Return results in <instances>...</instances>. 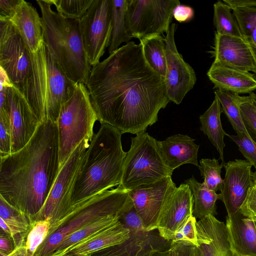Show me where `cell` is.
Instances as JSON below:
<instances>
[{"label":"cell","instance_id":"obj_1","mask_svg":"<svg viewBox=\"0 0 256 256\" xmlns=\"http://www.w3.org/2000/svg\"><path fill=\"white\" fill-rule=\"evenodd\" d=\"M84 84L98 120L122 134L146 131L170 102L164 78L149 66L140 43L133 41L92 66Z\"/></svg>","mask_w":256,"mask_h":256},{"label":"cell","instance_id":"obj_2","mask_svg":"<svg viewBox=\"0 0 256 256\" xmlns=\"http://www.w3.org/2000/svg\"><path fill=\"white\" fill-rule=\"evenodd\" d=\"M58 172L57 124L46 118L23 148L0 158V196L30 222L44 204Z\"/></svg>","mask_w":256,"mask_h":256},{"label":"cell","instance_id":"obj_3","mask_svg":"<svg viewBox=\"0 0 256 256\" xmlns=\"http://www.w3.org/2000/svg\"><path fill=\"white\" fill-rule=\"evenodd\" d=\"M122 135L117 128L106 124L94 134L74 186L72 207L120 185L126 153Z\"/></svg>","mask_w":256,"mask_h":256},{"label":"cell","instance_id":"obj_4","mask_svg":"<svg viewBox=\"0 0 256 256\" xmlns=\"http://www.w3.org/2000/svg\"><path fill=\"white\" fill-rule=\"evenodd\" d=\"M22 94L40 122L46 118L56 122L62 104L76 84L70 80L43 42L34 53Z\"/></svg>","mask_w":256,"mask_h":256},{"label":"cell","instance_id":"obj_5","mask_svg":"<svg viewBox=\"0 0 256 256\" xmlns=\"http://www.w3.org/2000/svg\"><path fill=\"white\" fill-rule=\"evenodd\" d=\"M42 14L43 42L68 78L85 84L91 70L81 36L79 20L64 18L50 0H36Z\"/></svg>","mask_w":256,"mask_h":256},{"label":"cell","instance_id":"obj_6","mask_svg":"<svg viewBox=\"0 0 256 256\" xmlns=\"http://www.w3.org/2000/svg\"><path fill=\"white\" fill-rule=\"evenodd\" d=\"M133 202L128 191L118 186L73 206L61 220L50 228L48 234L38 247L35 256H50L68 236L102 218L118 216L120 218Z\"/></svg>","mask_w":256,"mask_h":256},{"label":"cell","instance_id":"obj_7","mask_svg":"<svg viewBox=\"0 0 256 256\" xmlns=\"http://www.w3.org/2000/svg\"><path fill=\"white\" fill-rule=\"evenodd\" d=\"M86 85L76 83L70 98L60 110L56 121L58 134L59 171L84 140L91 141L98 120Z\"/></svg>","mask_w":256,"mask_h":256},{"label":"cell","instance_id":"obj_8","mask_svg":"<svg viewBox=\"0 0 256 256\" xmlns=\"http://www.w3.org/2000/svg\"><path fill=\"white\" fill-rule=\"evenodd\" d=\"M156 140L146 131L131 138L124 158L121 181L118 186L128 191L172 176L173 170L166 164Z\"/></svg>","mask_w":256,"mask_h":256},{"label":"cell","instance_id":"obj_9","mask_svg":"<svg viewBox=\"0 0 256 256\" xmlns=\"http://www.w3.org/2000/svg\"><path fill=\"white\" fill-rule=\"evenodd\" d=\"M84 140L70 156L59 171L54 183L40 211L30 220L50 218V228L61 220L72 210L74 186L83 164L90 144Z\"/></svg>","mask_w":256,"mask_h":256},{"label":"cell","instance_id":"obj_10","mask_svg":"<svg viewBox=\"0 0 256 256\" xmlns=\"http://www.w3.org/2000/svg\"><path fill=\"white\" fill-rule=\"evenodd\" d=\"M178 0H128L126 26L130 37L140 39L168 31Z\"/></svg>","mask_w":256,"mask_h":256},{"label":"cell","instance_id":"obj_11","mask_svg":"<svg viewBox=\"0 0 256 256\" xmlns=\"http://www.w3.org/2000/svg\"><path fill=\"white\" fill-rule=\"evenodd\" d=\"M84 50L91 66L99 62L109 47L112 32L111 0H93L79 20Z\"/></svg>","mask_w":256,"mask_h":256},{"label":"cell","instance_id":"obj_12","mask_svg":"<svg viewBox=\"0 0 256 256\" xmlns=\"http://www.w3.org/2000/svg\"><path fill=\"white\" fill-rule=\"evenodd\" d=\"M31 64L30 52L10 22L0 20V66L21 94Z\"/></svg>","mask_w":256,"mask_h":256},{"label":"cell","instance_id":"obj_13","mask_svg":"<svg viewBox=\"0 0 256 256\" xmlns=\"http://www.w3.org/2000/svg\"><path fill=\"white\" fill-rule=\"evenodd\" d=\"M177 27L176 24H172L165 38L166 70L164 82L169 100L179 104L194 86L196 77L194 69L177 50L174 40Z\"/></svg>","mask_w":256,"mask_h":256},{"label":"cell","instance_id":"obj_14","mask_svg":"<svg viewBox=\"0 0 256 256\" xmlns=\"http://www.w3.org/2000/svg\"><path fill=\"white\" fill-rule=\"evenodd\" d=\"M176 188L172 176L128 191L136 210L147 231L157 229L161 209Z\"/></svg>","mask_w":256,"mask_h":256},{"label":"cell","instance_id":"obj_15","mask_svg":"<svg viewBox=\"0 0 256 256\" xmlns=\"http://www.w3.org/2000/svg\"><path fill=\"white\" fill-rule=\"evenodd\" d=\"M130 238L122 243L97 252L90 256H166L172 241L162 238L157 229L128 228Z\"/></svg>","mask_w":256,"mask_h":256},{"label":"cell","instance_id":"obj_16","mask_svg":"<svg viewBox=\"0 0 256 256\" xmlns=\"http://www.w3.org/2000/svg\"><path fill=\"white\" fill-rule=\"evenodd\" d=\"M6 102L12 132V154H13L29 142L40 122L22 94L13 86L8 88Z\"/></svg>","mask_w":256,"mask_h":256},{"label":"cell","instance_id":"obj_17","mask_svg":"<svg viewBox=\"0 0 256 256\" xmlns=\"http://www.w3.org/2000/svg\"><path fill=\"white\" fill-rule=\"evenodd\" d=\"M194 197L189 186L184 183L176 187L166 199L158 216L157 230L160 236L172 241L192 215Z\"/></svg>","mask_w":256,"mask_h":256},{"label":"cell","instance_id":"obj_18","mask_svg":"<svg viewBox=\"0 0 256 256\" xmlns=\"http://www.w3.org/2000/svg\"><path fill=\"white\" fill-rule=\"evenodd\" d=\"M252 165L246 160L236 159L225 162L224 184L220 200L224 204L227 216L238 211L253 182Z\"/></svg>","mask_w":256,"mask_h":256},{"label":"cell","instance_id":"obj_19","mask_svg":"<svg viewBox=\"0 0 256 256\" xmlns=\"http://www.w3.org/2000/svg\"><path fill=\"white\" fill-rule=\"evenodd\" d=\"M214 61L256 75V58L246 40L242 36L220 34L215 32L213 50Z\"/></svg>","mask_w":256,"mask_h":256},{"label":"cell","instance_id":"obj_20","mask_svg":"<svg viewBox=\"0 0 256 256\" xmlns=\"http://www.w3.org/2000/svg\"><path fill=\"white\" fill-rule=\"evenodd\" d=\"M198 248L203 256H234L228 240L226 224L212 215L196 221Z\"/></svg>","mask_w":256,"mask_h":256},{"label":"cell","instance_id":"obj_21","mask_svg":"<svg viewBox=\"0 0 256 256\" xmlns=\"http://www.w3.org/2000/svg\"><path fill=\"white\" fill-rule=\"evenodd\" d=\"M228 240L234 256H256V228L254 220L240 211L226 217Z\"/></svg>","mask_w":256,"mask_h":256},{"label":"cell","instance_id":"obj_22","mask_svg":"<svg viewBox=\"0 0 256 256\" xmlns=\"http://www.w3.org/2000/svg\"><path fill=\"white\" fill-rule=\"evenodd\" d=\"M214 88L240 94L256 90L254 74L222 65L214 62L207 72Z\"/></svg>","mask_w":256,"mask_h":256},{"label":"cell","instance_id":"obj_23","mask_svg":"<svg viewBox=\"0 0 256 256\" xmlns=\"http://www.w3.org/2000/svg\"><path fill=\"white\" fill-rule=\"evenodd\" d=\"M188 135L176 134L162 141L156 140L158 148L168 166L173 171L182 165L190 164L198 166L200 145Z\"/></svg>","mask_w":256,"mask_h":256},{"label":"cell","instance_id":"obj_24","mask_svg":"<svg viewBox=\"0 0 256 256\" xmlns=\"http://www.w3.org/2000/svg\"><path fill=\"white\" fill-rule=\"evenodd\" d=\"M22 36L29 51L36 52L43 44L41 17L30 2L22 0L9 21Z\"/></svg>","mask_w":256,"mask_h":256},{"label":"cell","instance_id":"obj_25","mask_svg":"<svg viewBox=\"0 0 256 256\" xmlns=\"http://www.w3.org/2000/svg\"><path fill=\"white\" fill-rule=\"evenodd\" d=\"M129 238V229L120 221L76 244L64 256H90L97 252L122 243Z\"/></svg>","mask_w":256,"mask_h":256},{"label":"cell","instance_id":"obj_26","mask_svg":"<svg viewBox=\"0 0 256 256\" xmlns=\"http://www.w3.org/2000/svg\"><path fill=\"white\" fill-rule=\"evenodd\" d=\"M223 112L220 104L215 96L214 98L208 108L200 116L201 124L200 130L208 138L213 146L220 154L222 164H225L224 149L226 146L224 136H228L224 130L220 120V116Z\"/></svg>","mask_w":256,"mask_h":256},{"label":"cell","instance_id":"obj_27","mask_svg":"<svg viewBox=\"0 0 256 256\" xmlns=\"http://www.w3.org/2000/svg\"><path fill=\"white\" fill-rule=\"evenodd\" d=\"M118 216L102 218L66 236L50 256H64L71 248L82 242L100 232L120 222Z\"/></svg>","mask_w":256,"mask_h":256},{"label":"cell","instance_id":"obj_28","mask_svg":"<svg viewBox=\"0 0 256 256\" xmlns=\"http://www.w3.org/2000/svg\"><path fill=\"white\" fill-rule=\"evenodd\" d=\"M194 197L192 216L201 220L207 216L217 214L216 202L220 200V194L209 190L204 182H199L194 176L186 180Z\"/></svg>","mask_w":256,"mask_h":256},{"label":"cell","instance_id":"obj_29","mask_svg":"<svg viewBox=\"0 0 256 256\" xmlns=\"http://www.w3.org/2000/svg\"><path fill=\"white\" fill-rule=\"evenodd\" d=\"M0 218L9 228L15 247L25 243L30 228L28 219L0 196Z\"/></svg>","mask_w":256,"mask_h":256},{"label":"cell","instance_id":"obj_30","mask_svg":"<svg viewBox=\"0 0 256 256\" xmlns=\"http://www.w3.org/2000/svg\"><path fill=\"white\" fill-rule=\"evenodd\" d=\"M144 56L149 66L164 78L166 70L165 38L152 34L140 39Z\"/></svg>","mask_w":256,"mask_h":256},{"label":"cell","instance_id":"obj_31","mask_svg":"<svg viewBox=\"0 0 256 256\" xmlns=\"http://www.w3.org/2000/svg\"><path fill=\"white\" fill-rule=\"evenodd\" d=\"M128 4V0H111L112 32L108 49L109 54L118 50L122 44L128 42L132 39L126 26Z\"/></svg>","mask_w":256,"mask_h":256},{"label":"cell","instance_id":"obj_32","mask_svg":"<svg viewBox=\"0 0 256 256\" xmlns=\"http://www.w3.org/2000/svg\"><path fill=\"white\" fill-rule=\"evenodd\" d=\"M214 94L220 104L223 112L236 132V135L242 136L246 134L249 136L244 124L237 102V94L218 89L216 90Z\"/></svg>","mask_w":256,"mask_h":256},{"label":"cell","instance_id":"obj_33","mask_svg":"<svg viewBox=\"0 0 256 256\" xmlns=\"http://www.w3.org/2000/svg\"><path fill=\"white\" fill-rule=\"evenodd\" d=\"M230 8L223 1L218 0L214 4V24L218 34L242 36L240 31Z\"/></svg>","mask_w":256,"mask_h":256},{"label":"cell","instance_id":"obj_34","mask_svg":"<svg viewBox=\"0 0 256 256\" xmlns=\"http://www.w3.org/2000/svg\"><path fill=\"white\" fill-rule=\"evenodd\" d=\"M232 10L242 36L250 44L256 58V7L237 8Z\"/></svg>","mask_w":256,"mask_h":256},{"label":"cell","instance_id":"obj_35","mask_svg":"<svg viewBox=\"0 0 256 256\" xmlns=\"http://www.w3.org/2000/svg\"><path fill=\"white\" fill-rule=\"evenodd\" d=\"M224 164H220L218 160L213 158H202L198 169L204 179V183L210 190L216 192L221 190L224 180L221 176L222 168Z\"/></svg>","mask_w":256,"mask_h":256},{"label":"cell","instance_id":"obj_36","mask_svg":"<svg viewBox=\"0 0 256 256\" xmlns=\"http://www.w3.org/2000/svg\"><path fill=\"white\" fill-rule=\"evenodd\" d=\"M236 100L247 132L256 143V104L250 94L248 96L237 94Z\"/></svg>","mask_w":256,"mask_h":256},{"label":"cell","instance_id":"obj_37","mask_svg":"<svg viewBox=\"0 0 256 256\" xmlns=\"http://www.w3.org/2000/svg\"><path fill=\"white\" fill-rule=\"evenodd\" d=\"M56 12L64 18L80 20L86 12L93 0H50Z\"/></svg>","mask_w":256,"mask_h":256},{"label":"cell","instance_id":"obj_38","mask_svg":"<svg viewBox=\"0 0 256 256\" xmlns=\"http://www.w3.org/2000/svg\"><path fill=\"white\" fill-rule=\"evenodd\" d=\"M50 226V218L34 221L30 224L25 240L26 248L35 254L38 247L46 238Z\"/></svg>","mask_w":256,"mask_h":256},{"label":"cell","instance_id":"obj_39","mask_svg":"<svg viewBox=\"0 0 256 256\" xmlns=\"http://www.w3.org/2000/svg\"><path fill=\"white\" fill-rule=\"evenodd\" d=\"M12 140L10 116L7 108L0 109V158L12 154Z\"/></svg>","mask_w":256,"mask_h":256},{"label":"cell","instance_id":"obj_40","mask_svg":"<svg viewBox=\"0 0 256 256\" xmlns=\"http://www.w3.org/2000/svg\"><path fill=\"white\" fill-rule=\"evenodd\" d=\"M196 222V219L194 216L192 215L190 216L183 226L175 233L172 242L182 243L198 248Z\"/></svg>","mask_w":256,"mask_h":256},{"label":"cell","instance_id":"obj_41","mask_svg":"<svg viewBox=\"0 0 256 256\" xmlns=\"http://www.w3.org/2000/svg\"><path fill=\"white\" fill-rule=\"evenodd\" d=\"M230 137L238 146V150L246 160L256 168V143L253 142L247 135L242 136L237 135H230Z\"/></svg>","mask_w":256,"mask_h":256},{"label":"cell","instance_id":"obj_42","mask_svg":"<svg viewBox=\"0 0 256 256\" xmlns=\"http://www.w3.org/2000/svg\"><path fill=\"white\" fill-rule=\"evenodd\" d=\"M253 179L252 184L240 211L247 217L256 219V180Z\"/></svg>","mask_w":256,"mask_h":256},{"label":"cell","instance_id":"obj_43","mask_svg":"<svg viewBox=\"0 0 256 256\" xmlns=\"http://www.w3.org/2000/svg\"><path fill=\"white\" fill-rule=\"evenodd\" d=\"M22 0H0V20L9 22Z\"/></svg>","mask_w":256,"mask_h":256},{"label":"cell","instance_id":"obj_44","mask_svg":"<svg viewBox=\"0 0 256 256\" xmlns=\"http://www.w3.org/2000/svg\"><path fill=\"white\" fill-rule=\"evenodd\" d=\"M194 12L190 6L181 4L176 6L172 12L174 18L180 22H188L194 17Z\"/></svg>","mask_w":256,"mask_h":256},{"label":"cell","instance_id":"obj_45","mask_svg":"<svg viewBox=\"0 0 256 256\" xmlns=\"http://www.w3.org/2000/svg\"><path fill=\"white\" fill-rule=\"evenodd\" d=\"M196 247L182 243L172 242L166 256H196Z\"/></svg>","mask_w":256,"mask_h":256},{"label":"cell","instance_id":"obj_46","mask_svg":"<svg viewBox=\"0 0 256 256\" xmlns=\"http://www.w3.org/2000/svg\"><path fill=\"white\" fill-rule=\"evenodd\" d=\"M16 248L12 238L8 234L0 230V252L8 255Z\"/></svg>","mask_w":256,"mask_h":256},{"label":"cell","instance_id":"obj_47","mask_svg":"<svg viewBox=\"0 0 256 256\" xmlns=\"http://www.w3.org/2000/svg\"><path fill=\"white\" fill-rule=\"evenodd\" d=\"M232 10L244 7H256V0H224Z\"/></svg>","mask_w":256,"mask_h":256},{"label":"cell","instance_id":"obj_48","mask_svg":"<svg viewBox=\"0 0 256 256\" xmlns=\"http://www.w3.org/2000/svg\"><path fill=\"white\" fill-rule=\"evenodd\" d=\"M7 256H35L26 246L25 243L17 246L12 252Z\"/></svg>","mask_w":256,"mask_h":256},{"label":"cell","instance_id":"obj_49","mask_svg":"<svg viewBox=\"0 0 256 256\" xmlns=\"http://www.w3.org/2000/svg\"><path fill=\"white\" fill-rule=\"evenodd\" d=\"M0 88L13 86L6 72L1 66H0Z\"/></svg>","mask_w":256,"mask_h":256},{"label":"cell","instance_id":"obj_50","mask_svg":"<svg viewBox=\"0 0 256 256\" xmlns=\"http://www.w3.org/2000/svg\"><path fill=\"white\" fill-rule=\"evenodd\" d=\"M196 256H203L202 252L198 248L196 249Z\"/></svg>","mask_w":256,"mask_h":256},{"label":"cell","instance_id":"obj_51","mask_svg":"<svg viewBox=\"0 0 256 256\" xmlns=\"http://www.w3.org/2000/svg\"><path fill=\"white\" fill-rule=\"evenodd\" d=\"M251 96H252L254 100V101L256 104V94L254 92H251L250 94Z\"/></svg>","mask_w":256,"mask_h":256},{"label":"cell","instance_id":"obj_52","mask_svg":"<svg viewBox=\"0 0 256 256\" xmlns=\"http://www.w3.org/2000/svg\"><path fill=\"white\" fill-rule=\"evenodd\" d=\"M256 170L253 172V178L256 180V168H255Z\"/></svg>","mask_w":256,"mask_h":256},{"label":"cell","instance_id":"obj_53","mask_svg":"<svg viewBox=\"0 0 256 256\" xmlns=\"http://www.w3.org/2000/svg\"><path fill=\"white\" fill-rule=\"evenodd\" d=\"M8 255H6V254L3 253V252H0V256H7Z\"/></svg>","mask_w":256,"mask_h":256},{"label":"cell","instance_id":"obj_54","mask_svg":"<svg viewBox=\"0 0 256 256\" xmlns=\"http://www.w3.org/2000/svg\"><path fill=\"white\" fill-rule=\"evenodd\" d=\"M253 220H254V225H255L256 228V219H253Z\"/></svg>","mask_w":256,"mask_h":256}]
</instances>
